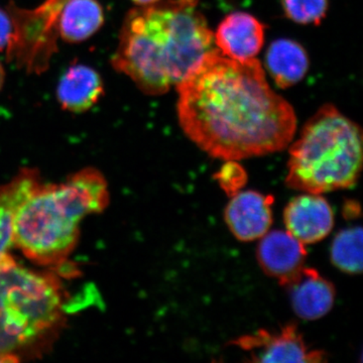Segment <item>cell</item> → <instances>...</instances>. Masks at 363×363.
I'll list each match as a JSON object with an SVG mask.
<instances>
[{"label": "cell", "instance_id": "15", "mask_svg": "<svg viewBox=\"0 0 363 363\" xmlns=\"http://www.w3.org/2000/svg\"><path fill=\"white\" fill-rule=\"evenodd\" d=\"M104 11L98 0H67L60 13L58 33L64 42H85L104 25Z\"/></svg>", "mask_w": 363, "mask_h": 363}, {"label": "cell", "instance_id": "9", "mask_svg": "<svg viewBox=\"0 0 363 363\" xmlns=\"http://www.w3.org/2000/svg\"><path fill=\"white\" fill-rule=\"evenodd\" d=\"M286 230L305 245L325 240L334 226V212L322 194L302 193L284 210Z\"/></svg>", "mask_w": 363, "mask_h": 363}, {"label": "cell", "instance_id": "4", "mask_svg": "<svg viewBox=\"0 0 363 363\" xmlns=\"http://www.w3.org/2000/svg\"><path fill=\"white\" fill-rule=\"evenodd\" d=\"M66 323L65 291L56 274L0 259V363L44 354Z\"/></svg>", "mask_w": 363, "mask_h": 363}, {"label": "cell", "instance_id": "23", "mask_svg": "<svg viewBox=\"0 0 363 363\" xmlns=\"http://www.w3.org/2000/svg\"><path fill=\"white\" fill-rule=\"evenodd\" d=\"M4 81H6V70H4V67L0 62V91L4 87Z\"/></svg>", "mask_w": 363, "mask_h": 363}, {"label": "cell", "instance_id": "16", "mask_svg": "<svg viewBox=\"0 0 363 363\" xmlns=\"http://www.w3.org/2000/svg\"><path fill=\"white\" fill-rule=\"evenodd\" d=\"M267 68L277 86L286 89L305 77L309 58L304 48L295 40H278L267 50Z\"/></svg>", "mask_w": 363, "mask_h": 363}, {"label": "cell", "instance_id": "21", "mask_svg": "<svg viewBox=\"0 0 363 363\" xmlns=\"http://www.w3.org/2000/svg\"><path fill=\"white\" fill-rule=\"evenodd\" d=\"M342 212L345 219L357 218L360 215L359 203L354 201V200H348V201L344 203Z\"/></svg>", "mask_w": 363, "mask_h": 363}, {"label": "cell", "instance_id": "3", "mask_svg": "<svg viewBox=\"0 0 363 363\" xmlns=\"http://www.w3.org/2000/svg\"><path fill=\"white\" fill-rule=\"evenodd\" d=\"M108 204V186L97 169H80L62 183L42 181L16 211L13 245L33 264L63 267L77 245L81 221Z\"/></svg>", "mask_w": 363, "mask_h": 363}, {"label": "cell", "instance_id": "12", "mask_svg": "<svg viewBox=\"0 0 363 363\" xmlns=\"http://www.w3.org/2000/svg\"><path fill=\"white\" fill-rule=\"evenodd\" d=\"M264 42V26L247 13L228 14L214 33V43L222 55L236 61L255 58Z\"/></svg>", "mask_w": 363, "mask_h": 363}, {"label": "cell", "instance_id": "20", "mask_svg": "<svg viewBox=\"0 0 363 363\" xmlns=\"http://www.w3.org/2000/svg\"><path fill=\"white\" fill-rule=\"evenodd\" d=\"M13 35V23L9 9L0 7V52L6 51Z\"/></svg>", "mask_w": 363, "mask_h": 363}, {"label": "cell", "instance_id": "14", "mask_svg": "<svg viewBox=\"0 0 363 363\" xmlns=\"http://www.w3.org/2000/svg\"><path fill=\"white\" fill-rule=\"evenodd\" d=\"M39 171L23 169L13 180L0 186V259L13 245V223L21 203L42 182Z\"/></svg>", "mask_w": 363, "mask_h": 363}, {"label": "cell", "instance_id": "19", "mask_svg": "<svg viewBox=\"0 0 363 363\" xmlns=\"http://www.w3.org/2000/svg\"><path fill=\"white\" fill-rule=\"evenodd\" d=\"M215 179L218 182L219 186L223 189L224 192L230 197L238 191L242 190L247 184V175L240 162L226 161L221 169L217 172Z\"/></svg>", "mask_w": 363, "mask_h": 363}, {"label": "cell", "instance_id": "1", "mask_svg": "<svg viewBox=\"0 0 363 363\" xmlns=\"http://www.w3.org/2000/svg\"><path fill=\"white\" fill-rule=\"evenodd\" d=\"M179 124L210 157L236 161L286 149L297 130L292 105L272 89L259 60L208 52L176 86Z\"/></svg>", "mask_w": 363, "mask_h": 363}, {"label": "cell", "instance_id": "7", "mask_svg": "<svg viewBox=\"0 0 363 363\" xmlns=\"http://www.w3.org/2000/svg\"><path fill=\"white\" fill-rule=\"evenodd\" d=\"M229 345L250 354L253 362L319 363L327 360L323 350H311L296 324H286L279 330L259 329L233 339Z\"/></svg>", "mask_w": 363, "mask_h": 363}, {"label": "cell", "instance_id": "18", "mask_svg": "<svg viewBox=\"0 0 363 363\" xmlns=\"http://www.w3.org/2000/svg\"><path fill=\"white\" fill-rule=\"evenodd\" d=\"M284 11L300 25H320L326 16L328 0H281Z\"/></svg>", "mask_w": 363, "mask_h": 363}, {"label": "cell", "instance_id": "22", "mask_svg": "<svg viewBox=\"0 0 363 363\" xmlns=\"http://www.w3.org/2000/svg\"><path fill=\"white\" fill-rule=\"evenodd\" d=\"M133 4H135L138 6H150V4H157V2L162 1V0H131Z\"/></svg>", "mask_w": 363, "mask_h": 363}, {"label": "cell", "instance_id": "2", "mask_svg": "<svg viewBox=\"0 0 363 363\" xmlns=\"http://www.w3.org/2000/svg\"><path fill=\"white\" fill-rule=\"evenodd\" d=\"M215 49L214 33L197 0H162L128 11L111 65L145 94L159 96Z\"/></svg>", "mask_w": 363, "mask_h": 363}, {"label": "cell", "instance_id": "10", "mask_svg": "<svg viewBox=\"0 0 363 363\" xmlns=\"http://www.w3.org/2000/svg\"><path fill=\"white\" fill-rule=\"evenodd\" d=\"M257 257L267 276L283 286L305 267L307 250L304 243L286 230H269L259 238Z\"/></svg>", "mask_w": 363, "mask_h": 363}, {"label": "cell", "instance_id": "17", "mask_svg": "<svg viewBox=\"0 0 363 363\" xmlns=\"http://www.w3.org/2000/svg\"><path fill=\"white\" fill-rule=\"evenodd\" d=\"M330 259L334 267L347 274L362 272V228L342 229L332 241Z\"/></svg>", "mask_w": 363, "mask_h": 363}, {"label": "cell", "instance_id": "11", "mask_svg": "<svg viewBox=\"0 0 363 363\" xmlns=\"http://www.w3.org/2000/svg\"><path fill=\"white\" fill-rule=\"evenodd\" d=\"M294 312L301 319L314 321L326 316L335 303V286L313 267H304L283 286Z\"/></svg>", "mask_w": 363, "mask_h": 363}, {"label": "cell", "instance_id": "8", "mask_svg": "<svg viewBox=\"0 0 363 363\" xmlns=\"http://www.w3.org/2000/svg\"><path fill=\"white\" fill-rule=\"evenodd\" d=\"M274 198L257 191H238L230 196L224 210V220L236 240L242 242L259 240L271 230Z\"/></svg>", "mask_w": 363, "mask_h": 363}, {"label": "cell", "instance_id": "6", "mask_svg": "<svg viewBox=\"0 0 363 363\" xmlns=\"http://www.w3.org/2000/svg\"><path fill=\"white\" fill-rule=\"evenodd\" d=\"M67 0H45L33 9L7 6L13 23V35L6 50L7 60L28 73H40L48 68L56 52L60 13Z\"/></svg>", "mask_w": 363, "mask_h": 363}, {"label": "cell", "instance_id": "5", "mask_svg": "<svg viewBox=\"0 0 363 363\" xmlns=\"http://www.w3.org/2000/svg\"><path fill=\"white\" fill-rule=\"evenodd\" d=\"M285 183L301 193L354 187L362 169V131L334 105L320 107L290 147Z\"/></svg>", "mask_w": 363, "mask_h": 363}, {"label": "cell", "instance_id": "13", "mask_svg": "<svg viewBox=\"0 0 363 363\" xmlns=\"http://www.w3.org/2000/svg\"><path fill=\"white\" fill-rule=\"evenodd\" d=\"M104 95V84L96 70L83 64L69 67L60 78L57 99L64 111L83 113Z\"/></svg>", "mask_w": 363, "mask_h": 363}]
</instances>
